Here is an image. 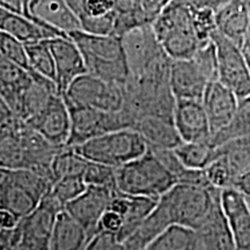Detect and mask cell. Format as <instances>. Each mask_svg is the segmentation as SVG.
Returning a JSON list of instances; mask_svg holds the SVG:
<instances>
[{"mask_svg": "<svg viewBox=\"0 0 250 250\" xmlns=\"http://www.w3.org/2000/svg\"><path fill=\"white\" fill-rule=\"evenodd\" d=\"M29 71L31 78L23 92L22 109V118L27 124L40 116L51 100L61 94L55 81L41 76L36 72Z\"/></svg>", "mask_w": 250, "mask_h": 250, "instance_id": "cell-23", "label": "cell"}, {"mask_svg": "<svg viewBox=\"0 0 250 250\" xmlns=\"http://www.w3.org/2000/svg\"><path fill=\"white\" fill-rule=\"evenodd\" d=\"M83 179L88 187H104L117 189L116 168L110 166L88 161Z\"/></svg>", "mask_w": 250, "mask_h": 250, "instance_id": "cell-37", "label": "cell"}, {"mask_svg": "<svg viewBox=\"0 0 250 250\" xmlns=\"http://www.w3.org/2000/svg\"><path fill=\"white\" fill-rule=\"evenodd\" d=\"M62 96L70 107H88L114 112L123 108L124 86L85 73L71 83Z\"/></svg>", "mask_w": 250, "mask_h": 250, "instance_id": "cell-7", "label": "cell"}, {"mask_svg": "<svg viewBox=\"0 0 250 250\" xmlns=\"http://www.w3.org/2000/svg\"><path fill=\"white\" fill-rule=\"evenodd\" d=\"M71 133L67 146L76 147L115 130L131 129L125 115L120 111H102L88 107H70Z\"/></svg>", "mask_w": 250, "mask_h": 250, "instance_id": "cell-10", "label": "cell"}, {"mask_svg": "<svg viewBox=\"0 0 250 250\" xmlns=\"http://www.w3.org/2000/svg\"><path fill=\"white\" fill-rule=\"evenodd\" d=\"M218 61V80L232 89L239 100L250 95V65L245 50L215 30L212 34Z\"/></svg>", "mask_w": 250, "mask_h": 250, "instance_id": "cell-8", "label": "cell"}, {"mask_svg": "<svg viewBox=\"0 0 250 250\" xmlns=\"http://www.w3.org/2000/svg\"><path fill=\"white\" fill-rule=\"evenodd\" d=\"M40 204V199L23 188L0 176V206L1 210L22 219L30 214Z\"/></svg>", "mask_w": 250, "mask_h": 250, "instance_id": "cell-26", "label": "cell"}, {"mask_svg": "<svg viewBox=\"0 0 250 250\" xmlns=\"http://www.w3.org/2000/svg\"><path fill=\"white\" fill-rule=\"evenodd\" d=\"M20 223V219L11 212L0 210V228H15Z\"/></svg>", "mask_w": 250, "mask_h": 250, "instance_id": "cell-45", "label": "cell"}, {"mask_svg": "<svg viewBox=\"0 0 250 250\" xmlns=\"http://www.w3.org/2000/svg\"><path fill=\"white\" fill-rule=\"evenodd\" d=\"M58 214L46 206L39 204L35 210L21 219L18 225L22 234V240L33 245L50 248V237Z\"/></svg>", "mask_w": 250, "mask_h": 250, "instance_id": "cell-25", "label": "cell"}, {"mask_svg": "<svg viewBox=\"0 0 250 250\" xmlns=\"http://www.w3.org/2000/svg\"><path fill=\"white\" fill-rule=\"evenodd\" d=\"M158 201L159 199L152 197L126 195L117 190L109 208H112L123 215V227L117 234L121 242L126 240L138 229L144 220L154 210Z\"/></svg>", "mask_w": 250, "mask_h": 250, "instance_id": "cell-20", "label": "cell"}, {"mask_svg": "<svg viewBox=\"0 0 250 250\" xmlns=\"http://www.w3.org/2000/svg\"><path fill=\"white\" fill-rule=\"evenodd\" d=\"M175 153L187 167L204 170L217 158V147L208 142H182L174 148Z\"/></svg>", "mask_w": 250, "mask_h": 250, "instance_id": "cell-29", "label": "cell"}, {"mask_svg": "<svg viewBox=\"0 0 250 250\" xmlns=\"http://www.w3.org/2000/svg\"><path fill=\"white\" fill-rule=\"evenodd\" d=\"M90 239L85 227L64 210L56 218L50 250H86Z\"/></svg>", "mask_w": 250, "mask_h": 250, "instance_id": "cell-24", "label": "cell"}, {"mask_svg": "<svg viewBox=\"0 0 250 250\" xmlns=\"http://www.w3.org/2000/svg\"><path fill=\"white\" fill-rule=\"evenodd\" d=\"M86 250H124V247L116 234L100 230L90 239Z\"/></svg>", "mask_w": 250, "mask_h": 250, "instance_id": "cell-40", "label": "cell"}, {"mask_svg": "<svg viewBox=\"0 0 250 250\" xmlns=\"http://www.w3.org/2000/svg\"><path fill=\"white\" fill-rule=\"evenodd\" d=\"M248 1H249V4H250V0H248Z\"/></svg>", "mask_w": 250, "mask_h": 250, "instance_id": "cell-50", "label": "cell"}, {"mask_svg": "<svg viewBox=\"0 0 250 250\" xmlns=\"http://www.w3.org/2000/svg\"><path fill=\"white\" fill-rule=\"evenodd\" d=\"M28 2H29V0H28Z\"/></svg>", "mask_w": 250, "mask_h": 250, "instance_id": "cell-51", "label": "cell"}, {"mask_svg": "<svg viewBox=\"0 0 250 250\" xmlns=\"http://www.w3.org/2000/svg\"><path fill=\"white\" fill-rule=\"evenodd\" d=\"M123 215L118 213L117 211L108 208L105 213L102 215L101 221H100V230H104V232L117 234L123 227Z\"/></svg>", "mask_w": 250, "mask_h": 250, "instance_id": "cell-42", "label": "cell"}, {"mask_svg": "<svg viewBox=\"0 0 250 250\" xmlns=\"http://www.w3.org/2000/svg\"><path fill=\"white\" fill-rule=\"evenodd\" d=\"M220 195L221 190L213 187L177 183L159 201L167 208L174 226L196 230L210 213Z\"/></svg>", "mask_w": 250, "mask_h": 250, "instance_id": "cell-5", "label": "cell"}, {"mask_svg": "<svg viewBox=\"0 0 250 250\" xmlns=\"http://www.w3.org/2000/svg\"><path fill=\"white\" fill-rule=\"evenodd\" d=\"M173 120L182 142H212L210 123L201 100H176Z\"/></svg>", "mask_w": 250, "mask_h": 250, "instance_id": "cell-14", "label": "cell"}, {"mask_svg": "<svg viewBox=\"0 0 250 250\" xmlns=\"http://www.w3.org/2000/svg\"><path fill=\"white\" fill-rule=\"evenodd\" d=\"M85 59L87 73L108 83L125 85L130 77L122 39L117 35H95L77 30L68 34Z\"/></svg>", "mask_w": 250, "mask_h": 250, "instance_id": "cell-2", "label": "cell"}, {"mask_svg": "<svg viewBox=\"0 0 250 250\" xmlns=\"http://www.w3.org/2000/svg\"><path fill=\"white\" fill-rule=\"evenodd\" d=\"M206 179L213 188L219 190L235 188L236 177L223 154L217 152V158L204 169Z\"/></svg>", "mask_w": 250, "mask_h": 250, "instance_id": "cell-34", "label": "cell"}, {"mask_svg": "<svg viewBox=\"0 0 250 250\" xmlns=\"http://www.w3.org/2000/svg\"><path fill=\"white\" fill-rule=\"evenodd\" d=\"M87 184L83 176H66L55 181L50 192L64 208H66L68 203L78 198L87 189Z\"/></svg>", "mask_w": 250, "mask_h": 250, "instance_id": "cell-36", "label": "cell"}, {"mask_svg": "<svg viewBox=\"0 0 250 250\" xmlns=\"http://www.w3.org/2000/svg\"><path fill=\"white\" fill-rule=\"evenodd\" d=\"M221 205L232 230L236 250H250V208L236 188L221 190Z\"/></svg>", "mask_w": 250, "mask_h": 250, "instance_id": "cell-17", "label": "cell"}, {"mask_svg": "<svg viewBox=\"0 0 250 250\" xmlns=\"http://www.w3.org/2000/svg\"><path fill=\"white\" fill-rule=\"evenodd\" d=\"M0 165L4 169L30 168L31 162L27 149L17 132L1 130L0 137Z\"/></svg>", "mask_w": 250, "mask_h": 250, "instance_id": "cell-28", "label": "cell"}, {"mask_svg": "<svg viewBox=\"0 0 250 250\" xmlns=\"http://www.w3.org/2000/svg\"><path fill=\"white\" fill-rule=\"evenodd\" d=\"M217 30L243 48L250 24L248 0H229L215 13Z\"/></svg>", "mask_w": 250, "mask_h": 250, "instance_id": "cell-22", "label": "cell"}, {"mask_svg": "<svg viewBox=\"0 0 250 250\" xmlns=\"http://www.w3.org/2000/svg\"><path fill=\"white\" fill-rule=\"evenodd\" d=\"M29 70L56 83V65L48 40L26 44ZM58 87V86H57Z\"/></svg>", "mask_w": 250, "mask_h": 250, "instance_id": "cell-33", "label": "cell"}, {"mask_svg": "<svg viewBox=\"0 0 250 250\" xmlns=\"http://www.w3.org/2000/svg\"><path fill=\"white\" fill-rule=\"evenodd\" d=\"M156 155V158L162 162V165L167 168V170L171 174L177 183L182 184H195V186H206L212 187L204 170L191 169L187 167L181 161L174 149H149Z\"/></svg>", "mask_w": 250, "mask_h": 250, "instance_id": "cell-27", "label": "cell"}, {"mask_svg": "<svg viewBox=\"0 0 250 250\" xmlns=\"http://www.w3.org/2000/svg\"><path fill=\"white\" fill-rule=\"evenodd\" d=\"M133 130L143 137L148 149H174L182 143L173 118L149 115L137 122Z\"/></svg>", "mask_w": 250, "mask_h": 250, "instance_id": "cell-21", "label": "cell"}, {"mask_svg": "<svg viewBox=\"0 0 250 250\" xmlns=\"http://www.w3.org/2000/svg\"><path fill=\"white\" fill-rule=\"evenodd\" d=\"M56 65V83L62 95L78 77L87 73V67L79 46L68 35L48 40Z\"/></svg>", "mask_w": 250, "mask_h": 250, "instance_id": "cell-12", "label": "cell"}, {"mask_svg": "<svg viewBox=\"0 0 250 250\" xmlns=\"http://www.w3.org/2000/svg\"><path fill=\"white\" fill-rule=\"evenodd\" d=\"M152 28L171 61L191 58L205 44L197 35L192 9L184 0H171L153 21Z\"/></svg>", "mask_w": 250, "mask_h": 250, "instance_id": "cell-1", "label": "cell"}, {"mask_svg": "<svg viewBox=\"0 0 250 250\" xmlns=\"http://www.w3.org/2000/svg\"><path fill=\"white\" fill-rule=\"evenodd\" d=\"M171 0H139V9L146 22L152 24L156 17L161 13L162 9L167 6Z\"/></svg>", "mask_w": 250, "mask_h": 250, "instance_id": "cell-41", "label": "cell"}, {"mask_svg": "<svg viewBox=\"0 0 250 250\" xmlns=\"http://www.w3.org/2000/svg\"><path fill=\"white\" fill-rule=\"evenodd\" d=\"M243 196H245V195H243ZM245 198H246V202H247V204H248L249 208H250V195H248V196H245Z\"/></svg>", "mask_w": 250, "mask_h": 250, "instance_id": "cell-48", "label": "cell"}, {"mask_svg": "<svg viewBox=\"0 0 250 250\" xmlns=\"http://www.w3.org/2000/svg\"><path fill=\"white\" fill-rule=\"evenodd\" d=\"M88 161L118 168L148 151L147 144L133 129L115 130L73 147Z\"/></svg>", "mask_w": 250, "mask_h": 250, "instance_id": "cell-6", "label": "cell"}, {"mask_svg": "<svg viewBox=\"0 0 250 250\" xmlns=\"http://www.w3.org/2000/svg\"><path fill=\"white\" fill-rule=\"evenodd\" d=\"M0 55L26 70L30 68L26 44L5 31L0 33Z\"/></svg>", "mask_w": 250, "mask_h": 250, "instance_id": "cell-38", "label": "cell"}, {"mask_svg": "<svg viewBox=\"0 0 250 250\" xmlns=\"http://www.w3.org/2000/svg\"><path fill=\"white\" fill-rule=\"evenodd\" d=\"M0 30L5 31L24 44L64 36L65 34L56 30L48 24L40 22L26 14L14 13L4 7H0Z\"/></svg>", "mask_w": 250, "mask_h": 250, "instance_id": "cell-18", "label": "cell"}, {"mask_svg": "<svg viewBox=\"0 0 250 250\" xmlns=\"http://www.w3.org/2000/svg\"><path fill=\"white\" fill-rule=\"evenodd\" d=\"M115 11H117L116 0H85L79 21L81 22L86 19L104 17Z\"/></svg>", "mask_w": 250, "mask_h": 250, "instance_id": "cell-39", "label": "cell"}, {"mask_svg": "<svg viewBox=\"0 0 250 250\" xmlns=\"http://www.w3.org/2000/svg\"><path fill=\"white\" fill-rule=\"evenodd\" d=\"M26 15L65 35L81 30L79 19L67 5L66 0H29Z\"/></svg>", "mask_w": 250, "mask_h": 250, "instance_id": "cell-19", "label": "cell"}, {"mask_svg": "<svg viewBox=\"0 0 250 250\" xmlns=\"http://www.w3.org/2000/svg\"><path fill=\"white\" fill-rule=\"evenodd\" d=\"M117 189L104 187H87L78 198L68 203L66 210L88 232L90 237L100 232V221L110 208Z\"/></svg>", "mask_w": 250, "mask_h": 250, "instance_id": "cell-11", "label": "cell"}, {"mask_svg": "<svg viewBox=\"0 0 250 250\" xmlns=\"http://www.w3.org/2000/svg\"><path fill=\"white\" fill-rule=\"evenodd\" d=\"M176 184V181L152 151L116 168L118 191L132 196L159 199Z\"/></svg>", "mask_w": 250, "mask_h": 250, "instance_id": "cell-4", "label": "cell"}, {"mask_svg": "<svg viewBox=\"0 0 250 250\" xmlns=\"http://www.w3.org/2000/svg\"><path fill=\"white\" fill-rule=\"evenodd\" d=\"M0 7H4L14 13L27 14L28 0H0Z\"/></svg>", "mask_w": 250, "mask_h": 250, "instance_id": "cell-44", "label": "cell"}, {"mask_svg": "<svg viewBox=\"0 0 250 250\" xmlns=\"http://www.w3.org/2000/svg\"><path fill=\"white\" fill-rule=\"evenodd\" d=\"M214 80H218V61L212 40L203 44L191 58L171 61L169 83L176 100L202 101L208 86Z\"/></svg>", "mask_w": 250, "mask_h": 250, "instance_id": "cell-3", "label": "cell"}, {"mask_svg": "<svg viewBox=\"0 0 250 250\" xmlns=\"http://www.w3.org/2000/svg\"><path fill=\"white\" fill-rule=\"evenodd\" d=\"M239 98L221 81L214 80L206 88L202 98L203 107L208 115L212 137L224 130L235 115Z\"/></svg>", "mask_w": 250, "mask_h": 250, "instance_id": "cell-16", "label": "cell"}, {"mask_svg": "<svg viewBox=\"0 0 250 250\" xmlns=\"http://www.w3.org/2000/svg\"><path fill=\"white\" fill-rule=\"evenodd\" d=\"M192 250H236L234 236L221 205V195L195 230Z\"/></svg>", "mask_w": 250, "mask_h": 250, "instance_id": "cell-13", "label": "cell"}, {"mask_svg": "<svg viewBox=\"0 0 250 250\" xmlns=\"http://www.w3.org/2000/svg\"><path fill=\"white\" fill-rule=\"evenodd\" d=\"M30 78L29 70L0 55V85L2 88L23 90L29 83Z\"/></svg>", "mask_w": 250, "mask_h": 250, "instance_id": "cell-35", "label": "cell"}, {"mask_svg": "<svg viewBox=\"0 0 250 250\" xmlns=\"http://www.w3.org/2000/svg\"><path fill=\"white\" fill-rule=\"evenodd\" d=\"M191 8L208 9V11L217 13L220 8H223L229 0H184Z\"/></svg>", "mask_w": 250, "mask_h": 250, "instance_id": "cell-43", "label": "cell"}, {"mask_svg": "<svg viewBox=\"0 0 250 250\" xmlns=\"http://www.w3.org/2000/svg\"><path fill=\"white\" fill-rule=\"evenodd\" d=\"M131 77H138L170 59L156 39L152 24L133 28L121 36Z\"/></svg>", "mask_w": 250, "mask_h": 250, "instance_id": "cell-9", "label": "cell"}, {"mask_svg": "<svg viewBox=\"0 0 250 250\" xmlns=\"http://www.w3.org/2000/svg\"><path fill=\"white\" fill-rule=\"evenodd\" d=\"M88 160L70 146H64L52 160L51 170L55 181L66 176H83Z\"/></svg>", "mask_w": 250, "mask_h": 250, "instance_id": "cell-32", "label": "cell"}, {"mask_svg": "<svg viewBox=\"0 0 250 250\" xmlns=\"http://www.w3.org/2000/svg\"><path fill=\"white\" fill-rule=\"evenodd\" d=\"M243 50H245V51H250V24L249 29L247 31L245 42H243Z\"/></svg>", "mask_w": 250, "mask_h": 250, "instance_id": "cell-47", "label": "cell"}, {"mask_svg": "<svg viewBox=\"0 0 250 250\" xmlns=\"http://www.w3.org/2000/svg\"><path fill=\"white\" fill-rule=\"evenodd\" d=\"M217 152L226 158L235 175L236 182L243 175L250 173V136L229 140L217 146Z\"/></svg>", "mask_w": 250, "mask_h": 250, "instance_id": "cell-30", "label": "cell"}, {"mask_svg": "<svg viewBox=\"0 0 250 250\" xmlns=\"http://www.w3.org/2000/svg\"><path fill=\"white\" fill-rule=\"evenodd\" d=\"M28 125L54 145L59 147L67 146L71 133V112L64 96L61 94L56 95L44 111Z\"/></svg>", "mask_w": 250, "mask_h": 250, "instance_id": "cell-15", "label": "cell"}, {"mask_svg": "<svg viewBox=\"0 0 250 250\" xmlns=\"http://www.w3.org/2000/svg\"><path fill=\"white\" fill-rule=\"evenodd\" d=\"M246 55H247V58H248V62H249V65H250V51H245Z\"/></svg>", "mask_w": 250, "mask_h": 250, "instance_id": "cell-49", "label": "cell"}, {"mask_svg": "<svg viewBox=\"0 0 250 250\" xmlns=\"http://www.w3.org/2000/svg\"><path fill=\"white\" fill-rule=\"evenodd\" d=\"M9 250H50L49 247H41L33 245V243L24 241V240H21L18 245H15L13 248Z\"/></svg>", "mask_w": 250, "mask_h": 250, "instance_id": "cell-46", "label": "cell"}, {"mask_svg": "<svg viewBox=\"0 0 250 250\" xmlns=\"http://www.w3.org/2000/svg\"><path fill=\"white\" fill-rule=\"evenodd\" d=\"M247 136H250V95L240 100L233 120L224 130L212 137V143L217 147L229 140Z\"/></svg>", "mask_w": 250, "mask_h": 250, "instance_id": "cell-31", "label": "cell"}]
</instances>
